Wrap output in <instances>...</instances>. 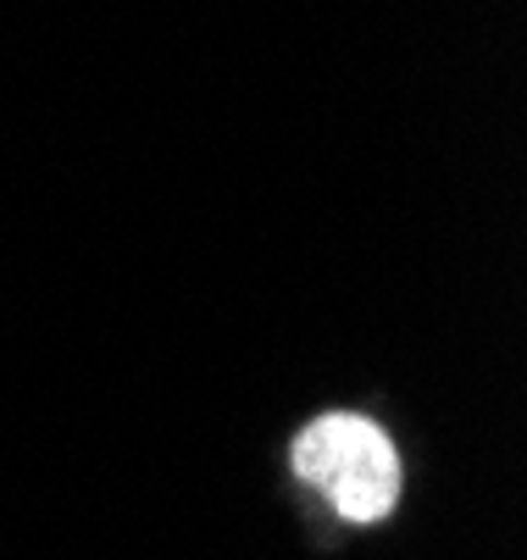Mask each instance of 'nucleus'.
I'll return each instance as SVG.
<instances>
[{
  "mask_svg": "<svg viewBox=\"0 0 527 560\" xmlns=\"http://www.w3.org/2000/svg\"><path fill=\"white\" fill-rule=\"evenodd\" d=\"M289 460L300 483L323 489L344 522H384L400 505V450L372 417L328 411L306 422Z\"/></svg>",
  "mask_w": 527,
  "mask_h": 560,
  "instance_id": "1",
  "label": "nucleus"
}]
</instances>
